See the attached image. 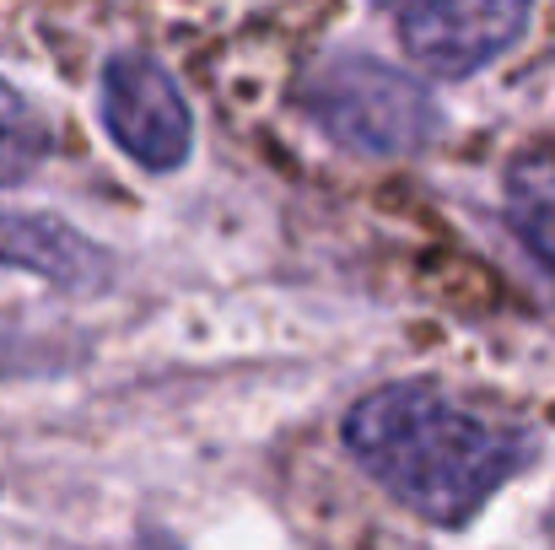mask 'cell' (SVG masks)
I'll return each mask as SVG.
<instances>
[{
    "label": "cell",
    "instance_id": "obj_4",
    "mask_svg": "<svg viewBox=\"0 0 555 550\" xmlns=\"http://www.w3.org/2000/svg\"><path fill=\"white\" fill-rule=\"evenodd\" d=\"M98 108H103V130L114 136V146L146 174H179L189 163L194 114L163 60L141 49L114 54L98 81Z\"/></svg>",
    "mask_w": 555,
    "mask_h": 550
},
{
    "label": "cell",
    "instance_id": "obj_5",
    "mask_svg": "<svg viewBox=\"0 0 555 550\" xmlns=\"http://www.w3.org/2000/svg\"><path fill=\"white\" fill-rule=\"evenodd\" d=\"M0 265L60 292H103L114 281V259L103 243L38 210H0Z\"/></svg>",
    "mask_w": 555,
    "mask_h": 550
},
{
    "label": "cell",
    "instance_id": "obj_2",
    "mask_svg": "<svg viewBox=\"0 0 555 550\" xmlns=\"http://www.w3.org/2000/svg\"><path fill=\"white\" fill-rule=\"evenodd\" d=\"M297 108L340 152L383 157V163L415 157L442 136V114L431 92L415 76L393 71L388 60L357 49H335L319 65H308L297 81Z\"/></svg>",
    "mask_w": 555,
    "mask_h": 550
},
{
    "label": "cell",
    "instance_id": "obj_1",
    "mask_svg": "<svg viewBox=\"0 0 555 550\" xmlns=\"http://www.w3.org/2000/svg\"><path fill=\"white\" fill-rule=\"evenodd\" d=\"M340 443L367 481L437 529H464L540 453L529 426L469 410L415 378L362 394L340 421Z\"/></svg>",
    "mask_w": 555,
    "mask_h": 550
},
{
    "label": "cell",
    "instance_id": "obj_6",
    "mask_svg": "<svg viewBox=\"0 0 555 550\" xmlns=\"http://www.w3.org/2000/svg\"><path fill=\"white\" fill-rule=\"evenodd\" d=\"M502 205H507V227H513L518 248L529 254V265L540 270V281L555 297V152L513 157L507 183H502Z\"/></svg>",
    "mask_w": 555,
    "mask_h": 550
},
{
    "label": "cell",
    "instance_id": "obj_7",
    "mask_svg": "<svg viewBox=\"0 0 555 550\" xmlns=\"http://www.w3.org/2000/svg\"><path fill=\"white\" fill-rule=\"evenodd\" d=\"M43 157H49V130L38 108L0 76V183L27 179Z\"/></svg>",
    "mask_w": 555,
    "mask_h": 550
},
{
    "label": "cell",
    "instance_id": "obj_3",
    "mask_svg": "<svg viewBox=\"0 0 555 550\" xmlns=\"http://www.w3.org/2000/svg\"><path fill=\"white\" fill-rule=\"evenodd\" d=\"M377 11L421 71L464 81L524 38L534 0H377Z\"/></svg>",
    "mask_w": 555,
    "mask_h": 550
}]
</instances>
